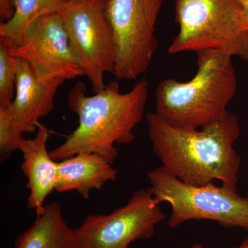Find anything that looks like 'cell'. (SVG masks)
Listing matches in <instances>:
<instances>
[{"instance_id":"cell-13","label":"cell","mask_w":248,"mask_h":248,"mask_svg":"<svg viewBox=\"0 0 248 248\" xmlns=\"http://www.w3.org/2000/svg\"><path fill=\"white\" fill-rule=\"evenodd\" d=\"M14 248H77L76 229L63 219L60 203L53 202L18 236Z\"/></svg>"},{"instance_id":"cell-10","label":"cell","mask_w":248,"mask_h":248,"mask_svg":"<svg viewBox=\"0 0 248 248\" xmlns=\"http://www.w3.org/2000/svg\"><path fill=\"white\" fill-rule=\"evenodd\" d=\"M16 95L11 105L4 109L21 133H32L37 130L40 119L53 111L55 94L65 80L41 82L27 62L16 58Z\"/></svg>"},{"instance_id":"cell-9","label":"cell","mask_w":248,"mask_h":248,"mask_svg":"<svg viewBox=\"0 0 248 248\" xmlns=\"http://www.w3.org/2000/svg\"><path fill=\"white\" fill-rule=\"evenodd\" d=\"M13 53L29 63L41 82L84 76L60 14L45 15L37 19L22 44L13 48Z\"/></svg>"},{"instance_id":"cell-2","label":"cell","mask_w":248,"mask_h":248,"mask_svg":"<svg viewBox=\"0 0 248 248\" xmlns=\"http://www.w3.org/2000/svg\"><path fill=\"white\" fill-rule=\"evenodd\" d=\"M86 91L84 83L78 81L68 93V107L78 115V125L49 151L50 156L60 161L79 153H94L112 164L119 155L115 144L135 140L133 130L144 116L149 83L143 78L125 93L116 81L94 95H86Z\"/></svg>"},{"instance_id":"cell-6","label":"cell","mask_w":248,"mask_h":248,"mask_svg":"<svg viewBox=\"0 0 248 248\" xmlns=\"http://www.w3.org/2000/svg\"><path fill=\"white\" fill-rule=\"evenodd\" d=\"M163 0H106L105 14L115 36L118 81L148 71L158 48L155 27Z\"/></svg>"},{"instance_id":"cell-15","label":"cell","mask_w":248,"mask_h":248,"mask_svg":"<svg viewBox=\"0 0 248 248\" xmlns=\"http://www.w3.org/2000/svg\"><path fill=\"white\" fill-rule=\"evenodd\" d=\"M14 47L11 41L0 37V108H3L11 105L16 95L17 69Z\"/></svg>"},{"instance_id":"cell-21","label":"cell","mask_w":248,"mask_h":248,"mask_svg":"<svg viewBox=\"0 0 248 248\" xmlns=\"http://www.w3.org/2000/svg\"><path fill=\"white\" fill-rule=\"evenodd\" d=\"M82 1V0H69L70 2H77V1Z\"/></svg>"},{"instance_id":"cell-12","label":"cell","mask_w":248,"mask_h":248,"mask_svg":"<svg viewBox=\"0 0 248 248\" xmlns=\"http://www.w3.org/2000/svg\"><path fill=\"white\" fill-rule=\"evenodd\" d=\"M102 156L94 153H79L58 161L55 191L76 190L88 200L92 190H101L108 182L117 180L118 170Z\"/></svg>"},{"instance_id":"cell-3","label":"cell","mask_w":248,"mask_h":248,"mask_svg":"<svg viewBox=\"0 0 248 248\" xmlns=\"http://www.w3.org/2000/svg\"><path fill=\"white\" fill-rule=\"evenodd\" d=\"M190 81L162 80L155 93L156 113L177 128L199 129L222 118L237 89L232 57L216 50L198 52Z\"/></svg>"},{"instance_id":"cell-19","label":"cell","mask_w":248,"mask_h":248,"mask_svg":"<svg viewBox=\"0 0 248 248\" xmlns=\"http://www.w3.org/2000/svg\"><path fill=\"white\" fill-rule=\"evenodd\" d=\"M205 248V246L203 244H200V243H196V244L192 245V246H189V247L184 248Z\"/></svg>"},{"instance_id":"cell-4","label":"cell","mask_w":248,"mask_h":248,"mask_svg":"<svg viewBox=\"0 0 248 248\" xmlns=\"http://www.w3.org/2000/svg\"><path fill=\"white\" fill-rule=\"evenodd\" d=\"M179 31L170 54L216 50L248 63V28L239 0H177Z\"/></svg>"},{"instance_id":"cell-16","label":"cell","mask_w":248,"mask_h":248,"mask_svg":"<svg viewBox=\"0 0 248 248\" xmlns=\"http://www.w3.org/2000/svg\"><path fill=\"white\" fill-rule=\"evenodd\" d=\"M26 138L10 118L9 114L0 108V161L9 159L10 156L17 150H20Z\"/></svg>"},{"instance_id":"cell-8","label":"cell","mask_w":248,"mask_h":248,"mask_svg":"<svg viewBox=\"0 0 248 248\" xmlns=\"http://www.w3.org/2000/svg\"><path fill=\"white\" fill-rule=\"evenodd\" d=\"M166 218L149 187L140 189L112 213L86 217L76 229L77 248H128L138 240L151 239Z\"/></svg>"},{"instance_id":"cell-14","label":"cell","mask_w":248,"mask_h":248,"mask_svg":"<svg viewBox=\"0 0 248 248\" xmlns=\"http://www.w3.org/2000/svg\"><path fill=\"white\" fill-rule=\"evenodd\" d=\"M69 2V0H12L14 15L0 24V37L17 46L37 19L45 15L61 14Z\"/></svg>"},{"instance_id":"cell-18","label":"cell","mask_w":248,"mask_h":248,"mask_svg":"<svg viewBox=\"0 0 248 248\" xmlns=\"http://www.w3.org/2000/svg\"><path fill=\"white\" fill-rule=\"evenodd\" d=\"M239 1L242 6L245 20L248 28V0H239Z\"/></svg>"},{"instance_id":"cell-20","label":"cell","mask_w":248,"mask_h":248,"mask_svg":"<svg viewBox=\"0 0 248 248\" xmlns=\"http://www.w3.org/2000/svg\"><path fill=\"white\" fill-rule=\"evenodd\" d=\"M232 248H248V237L246 238L239 246Z\"/></svg>"},{"instance_id":"cell-5","label":"cell","mask_w":248,"mask_h":248,"mask_svg":"<svg viewBox=\"0 0 248 248\" xmlns=\"http://www.w3.org/2000/svg\"><path fill=\"white\" fill-rule=\"evenodd\" d=\"M148 179L156 202H167L172 208L170 228L192 220H208L228 229L248 231V197L213 183L201 186L186 184L163 166L150 171Z\"/></svg>"},{"instance_id":"cell-17","label":"cell","mask_w":248,"mask_h":248,"mask_svg":"<svg viewBox=\"0 0 248 248\" xmlns=\"http://www.w3.org/2000/svg\"><path fill=\"white\" fill-rule=\"evenodd\" d=\"M14 15L12 0H0V19L1 23L6 22Z\"/></svg>"},{"instance_id":"cell-11","label":"cell","mask_w":248,"mask_h":248,"mask_svg":"<svg viewBox=\"0 0 248 248\" xmlns=\"http://www.w3.org/2000/svg\"><path fill=\"white\" fill-rule=\"evenodd\" d=\"M49 138L48 130L40 124L35 138L25 139L19 150L23 155L20 169L27 177L29 190L27 205L36 216L43 213L46 199L55 190L58 180V161L52 159L47 150Z\"/></svg>"},{"instance_id":"cell-1","label":"cell","mask_w":248,"mask_h":248,"mask_svg":"<svg viewBox=\"0 0 248 248\" xmlns=\"http://www.w3.org/2000/svg\"><path fill=\"white\" fill-rule=\"evenodd\" d=\"M146 120L153 151L173 175L198 186L218 180L237 192L241 159L234 144L241 128L236 115L228 112L200 130L173 126L156 112L147 114Z\"/></svg>"},{"instance_id":"cell-7","label":"cell","mask_w":248,"mask_h":248,"mask_svg":"<svg viewBox=\"0 0 248 248\" xmlns=\"http://www.w3.org/2000/svg\"><path fill=\"white\" fill-rule=\"evenodd\" d=\"M106 0L69 2L61 15L72 50L94 93L106 86V73L113 74L117 58L115 36L105 14Z\"/></svg>"}]
</instances>
